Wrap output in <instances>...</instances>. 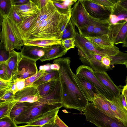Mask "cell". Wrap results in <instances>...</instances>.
Masks as SVG:
<instances>
[{"instance_id":"30bf717a","label":"cell","mask_w":127,"mask_h":127,"mask_svg":"<svg viewBox=\"0 0 127 127\" xmlns=\"http://www.w3.org/2000/svg\"><path fill=\"white\" fill-rule=\"evenodd\" d=\"M108 35L114 45L124 42L127 32V22L110 25Z\"/></svg>"},{"instance_id":"8992f818","label":"cell","mask_w":127,"mask_h":127,"mask_svg":"<svg viewBox=\"0 0 127 127\" xmlns=\"http://www.w3.org/2000/svg\"><path fill=\"white\" fill-rule=\"evenodd\" d=\"M74 38L75 47L78 48V54L80 57L90 54H98L103 57L111 56L116 55L120 51L119 48L115 46L103 49L96 48L77 32Z\"/></svg>"},{"instance_id":"836d02e7","label":"cell","mask_w":127,"mask_h":127,"mask_svg":"<svg viewBox=\"0 0 127 127\" xmlns=\"http://www.w3.org/2000/svg\"><path fill=\"white\" fill-rule=\"evenodd\" d=\"M95 3L99 4L111 12L112 7L118 0H92Z\"/></svg>"},{"instance_id":"7402d4cb","label":"cell","mask_w":127,"mask_h":127,"mask_svg":"<svg viewBox=\"0 0 127 127\" xmlns=\"http://www.w3.org/2000/svg\"><path fill=\"white\" fill-rule=\"evenodd\" d=\"M84 37L95 47L99 49L110 48L114 46L108 34Z\"/></svg>"},{"instance_id":"ba28073f","label":"cell","mask_w":127,"mask_h":127,"mask_svg":"<svg viewBox=\"0 0 127 127\" xmlns=\"http://www.w3.org/2000/svg\"><path fill=\"white\" fill-rule=\"evenodd\" d=\"M92 17L88 13L84 6L83 0H77L72 8L70 20L75 29L83 28L89 24Z\"/></svg>"},{"instance_id":"f6af8a7d","label":"cell","mask_w":127,"mask_h":127,"mask_svg":"<svg viewBox=\"0 0 127 127\" xmlns=\"http://www.w3.org/2000/svg\"><path fill=\"white\" fill-rule=\"evenodd\" d=\"M25 79L15 80L17 92L21 90L25 87Z\"/></svg>"},{"instance_id":"ee69618b","label":"cell","mask_w":127,"mask_h":127,"mask_svg":"<svg viewBox=\"0 0 127 127\" xmlns=\"http://www.w3.org/2000/svg\"><path fill=\"white\" fill-rule=\"evenodd\" d=\"M49 0H32L36 6L38 10L41 9L45 6Z\"/></svg>"},{"instance_id":"ac0fdd59","label":"cell","mask_w":127,"mask_h":127,"mask_svg":"<svg viewBox=\"0 0 127 127\" xmlns=\"http://www.w3.org/2000/svg\"><path fill=\"white\" fill-rule=\"evenodd\" d=\"M106 99L99 94H95L94 100L92 102L95 107L100 109L104 113L121 122L111 109Z\"/></svg>"},{"instance_id":"7dc6e473","label":"cell","mask_w":127,"mask_h":127,"mask_svg":"<svg viewBox=\"0 0 127 127\" xmlns=\"http://www.w3.org/2000/svg\"><path fill=\"white\" fill-rule=\"evenodd\" d=\"M13 5H21L28 3L30 0H12Z\"/></svg>"},{"instance_id":"c3c4849f","label":"cell","mask_w":127,"mask_h":127,"mask_svg":"<svg viewBox=\"0 0 127 127\" xmlns=\"http://www.w3.org/2000/svg\"><path fill=\"white\" fill-rule=\"evenodd\" d=\"M55 122L60 127H68L60 118L58 115L56 117Z\"/></svg>"},{"instance_id":"3957f363","label":"cell","mask_w":127,"mask_h":127,"mask_svg":"<svg viewBox=\"0 0 127 127\" xmlns=\"http://www.w3.org/2000/svg\"><path fill=\"white\" fill-rule=\"evenodd\" d=\"M0 33V45L8 52L15 49H21L26 42L17 26L8 16L3 17Z\"/></svg>"},{"instance_id":"44dd1931","label":"cell","mask_w":127,"mask_h":127,"mask_svg":"<svg viewBox=\"0 0 127 127\" xmlns=\"http://www.w3.org/2000/svg\"><path fill=\"white\" fill-rule=\"evenodd\" d=\"M13 6L18 14L23 19L37 14L38 12L36 6L31 0L25 4Z\"/></svg>"},{"instance_id":"277c9868","label":"cell","mask_w":127,"mask_h":127,"mask_svg":"<svg viewBox=\"0 0 127 127\" xmlns=\"http://www.w3.org/2000/svg\"><path fill=\"white\" fill-rule=\"evenodd\" d=\"M60 100L50 99L40 97L37 101L33 102L32 105L22 112L14 119L16 125L28 124L41 115L56 109L62 107Z\"/></svg>"},{"instance_id":"6da1fadb","label":"cell","mask_w":127,"mask_h":127,"mask_svg":"<svg viewBox=\"0 0 127 127\" xmlns=\"http://www.w3.org/2000/svg\"><path fill=\"white\" fill-rule=\"evenodd\" d=\"M71 15L60 12L52 0H49L45 6L38 10L36 22L26 43L44 40L61 41L62 34L61 28L65 22L70 18Z\"/></svg>"},{"instance_id":"94428289","label":"cell","mask_w":127,"mask_h":127,"mask_svg":"<svg viewBox=\"0 0 127 127\" xmlns=\"http://www.w3.org/2000/svg\"><path fill=\"white\" fill-rule=\"evenodd\" d=\"M124 64L126 66V67L127 68V61L124 63Z\"/></svg>"},{"instance_id":"1f68e13d","label":"cell","mask_w":127,"mask_h":127,"mask_svg":"<svg viewBox=\"0 0 127 127\" xmlns=\"http://www.w3.org/2000/svg\"><path fill=\"white\" fill-rule=\"evenodd\" d=\"M13 5L12 0H0V16L2 17L4 16H8Z\"/></svg>"},{"instance_id":"d6a6232c","label":"cell","mask_w":127,"mask_h":127,"mask_svg":"<svg viewBox=\"0 0 127 127\" xmlns=\"http://www.w3.org/2000/svg\"><path fill=\"white\" fill-rule=\"evenodd\" d=\"M111 61V65L116 64H124L127 61V53L119 51L116 55L109 57Z\"/></svg>"},{"instance_id":"d590c367","label":"cell","mask_w":127,"mask_h":127,"mask_svg":"<svg viewBox=\"0 0 127 127\" xmlns=\"http://www.w3.org/2000/svg\"><path fill=\"white\" fill-rule=\"evenodd\" d=\"M10 80L5 81L0 79V97L11 90Z\"/></svg>"},{"instance_id":"7c38bea8","label":"cell","mask_w":127,"mask_h":127,"mask_svg":"<svg viewBox=\"0 0 127 127\" xmlns=\"http://www.w3.org/2000/svg\"><path fill=\"white\" fill-rule=\"evenodd\" d=\"M84 6L89 14L96 19L107 20L110 12L92 0H83Z\"/></svg>"},{"instance_id":"f35d334b","label":"cell","mask_w":127,"mask_h":127,"mask_svg":"<svg viewBox=\"0 0 127 127\" xmlns=\"http://www.w3.org/2000/svg\"><path fill=\"white\" fill-rule=\"evenodd\" d=\"M8 16L17 26L20 24L23 20L18 14L13 5L12 6L10 12Z\"/></svg>"},{"instance_id":"db71d44e","label":"cell","mask_w":127,"mask_h":127,"mask_svg":"<svg viewBox=\"0 0 127 127\" xmlns=\"http://www.w3.org/2000/svg\"><path fill=\"white\" fill-rule=\"evenodd\" d=\"M122 93L124 96L127 104V87H123L122 89Z\"/></svg>"},{"instance_id":"9a60e30c","label":"cell","mask_w":127,"mask_h":127,"mask_svg":"<svg viewBox=\"0 0 127 127\" xmlns=\"http://www.w3.org/2000/svg\"><path fill=\"white\" fill-rule=\"evenodd\" d=\"M94 75L101 83L117 98L120 95L122 89L116 86L105 71H94Z\"/></svg>"},{"instance_id":"6f0895ef","label":"cell","mask_w":127,"mask_h":127,"mask_svg":"<svg viewBox=\"0 0 127 127\" xmlns=\"http://www.w3.org/2000/svg\"><path fill=\"white\" fill-rule=\"evenodd\" d=\"M16 127H41V126L29 125L27 124L26 125L22 126H17Z\"/></svg>"},{"instance_id":"2e32d148","label":"cell","mask_w":127,"mask_h":127,"mask_svg":"<svg viewBox=\"0 0 127 127\" xmlns=\"http://www.w3.org/2000/svg\"><path fill=\"white\" fill-rule=\"evenodd\" d=\"M44 55L39 59L41 62L50 61L65 55L67 50L61 44L44 48Z\"/></svg>"},{"instance_id":"d6986e66","label":"cell","mask_w":127,"mask_h":127,"mask_svg":"<svg viewBox=\"0 0 127 127\" xmlns=\"http://www.w3.org/2000/svg\"><path fill=\"white\" fill-rule=\"evenodd\" d=\"M21 50L22 56L36 61L39 60L44 53V48L33 45H24Z\"/></svg>"},{"instance_id":"cb8c5ba5","label":"cell","mask_w":127,"mask_h":127,"mask_svg":"<svg viewBox=\"0 0 127 127\" xmlns=\"http://www.w3.org/2000/svg\"><path fill=\"white\" fill-rule=\"evenodd\" d=\"M57 10L65 14H71L72 6L77 0H52Z\"/></svg>"},{"instance_id":"e0dca14e","label":"cell","mask_w":127,"mask_h":127,"mask_svg":"<svg viewBox=\"0 0 127 127\" xmlns=\"http://www.w3.org/2000/svg\"><path fill=\"white\" fill-rule=\"evenodd\" d=\"M22 57L20 52L14 50L9 52V58L6 62L7 72L11 79L17 74L19 62Z\"/></svg>"},{"instance_id":"52a82bcc","label":"cell","mask_w":127,"mask_h":127,"mask_svg":"<svg viewBox=\"0 0 127 127\" xmlns=\"http://www.w3.org/2000/svg\"><path fill=\"white\" fill-rule=\"evenodd\" d=\"M76 74L89 81L95 87L99 93L108 100H111L116 97L97 79L94 75V71L90 67L84 65L79 66L76 70Z\"/></svg>"},{"instance_id":"4fadbf2b","label":"cell","mask_w":127,"mask_h":127,"mask_svg":"<svg viewBox=\"0 0 127 127\" xmlns=\"http://www.w3.org/2000/svg\"><path fill=\"white\" fill-rule=\"evenodd\" d=\"M74 76L78 86L88 101L92 102L94 94H100L97 90L91 83L84 77L74 74Z\"/></svg>"},{"instance_id":"484cf974","label":"cell","mask_w":127,"mask_h":127,"mask_svg":"<svg viewBox=\"0 0 127 127\" xmlns=\"http://www.w3.org/2000/svg\"><path fill=\"white\" fill-rule=\"evenodd\" d=\"M33 103L27 102H17L12 108L9 115L10 118L13 121L15 118L19 116L22 112L30 107Z\"/></svg>"},{"instance_id":"f907efd6","label":"cell","mask_w":127,"mask_h":127,"mask_svg":"<svg viewBox=\"0 0 127 127\" xmlns=\"http://www.w3.org/2000/svg\"><path fill=\"white\" fill-rule=\"evenodd\" d=\"M41 127H60L55 121L46 124L41 126Z\"/></svg>"},{"instance_id":"8fae6325","label":"cell","mask_w":127,"mask_h":127,"mask_svg":"<svg viewBox=\"0 0 127 127\" xmlns=\"http://www.w3.org/2000/svg\"><path fill=\"white\" fill-rule=\"evenodd\" d=\"M39 97L36 88L31 86L17 92L14 94V98L15 100L18 102L33 103L37 101Z\"/></svg>"},{"instance_id":"f1b7e54d","label":"cell","mask_w":127,"mask_h":127,"mask_svg":"<svg viewBox=\"0 0 127 127\" xmlns=\"http://www.w3.org/2000/svg\"><path fill=\"white\" fill-rule=\"evenodd\" d=\"M57 80H52L37 86L36 88L40 97H44L48 95L51 91Z\"/></svg>"},{"instance_id":"d4e9b609","label":"cell","mask_w":127,"mask_h":127,"mask_svg":"<svg viewBox=\"0 0 127 127\" xmlns=\"http://www.w3.org/2000/svg\"><path fill=\"white\" fill-rule=\"evenodd\" d=\"M110 24L107 20L96 19L95 27L91 36L108 34Z\"/></svg>"},{"instance_id":"816d5d0a","label":"cell","mask_w":127,"mask_h":127,"mask_svg":"<svg viewBox=\"0 0 127 127\" xmlns=\"http://www.w3.org/2000/svg\"><path fill=\"white\" fill-rule=\"evenodd\" d=\"M11 87V90L13 92L14 94L17 92L16 85V81L15 80L12 79L10 80Z\"/></svg>"},{"instance_id":"681fc988","label":"cell","mask_w":127,"mask_h":127,"mask_svg":"<svg viewBox=\"0 0 127 127\" xmlns=\"http://www.w3.org/2000/svg\"><path fill=\"white\" fill-rule=\"evenodd\" d=\"M51 64L48 63L46 64L41 65L39 67V70H43L46 71H48L51 70L50 68Z\"/></svg>"},{"instance_id":"ffe728a7","label":"cell","mask_w":127,"mask_h":127,"mask_svg":"<svg viewBox=\"0 0 127 127\" xmlns=\"http://www.w3.org/2000/svg\"><path fill=\"white\" fill-rule=\"evenodd\" d=\"M38 16V14L25 19L17 26L26 43L30 36L31 32L35 24Z\"/></svg>"},{"instance_id":"91938a15","label":"cell","mask_w":127,"mask_h":127,"mask_svg":"<svg viewBox=\"0 0 127 127\" xmlns=\"http://www.w3.org/2000/svg\"><path fill=\"white\" fill-rule=\"evenodd\" d=\"M125 82L126 84V85L124 86V87H127V76L126 77V79L125 80Z\"/></svg>"},{"instance_id":"7bdbcfd3","label":"cell","mask_w":127,"mask_h":127,"mask_svg":"<svg viewBox=\"0 0 127 127\" xmlns=\"http://www.w3.org/2000/svg\"><path fill=\"white\" fill-rule=\"evenodd\" d=\"M76 33V29L73 26L69 30L62 34L61 40L66 38H74Z\"/></svg>"},{"instance_id":"f5cc1de1","label":"cell","mask_w":127,"mask_h":127,"mask_svg":"<svg viewBox=\"0 0 127 127\" xmlns=\"http://www.w3.org/2000/svg\"><path fill=\"white\" fill-rule=\"evenodd\" d=\"M50 68L51 70H55L59 71L60 68V66L56 63L51 64Z\"/></svg>"},{"instance_id":"5b68a950","label":"cell","mask_w":127,"mask_h":127,"mask_svg":"<svg viewBox=\"0 0 127 127\" xmlns=\"http://www.w3.org/2000/svg\"><path fill=\"white\" fill-rule=\"evenodd\" d=\"M83 111L86 120L98 127H127L104 113L92 102H89Z\"/></svg>"},{"instance_id":"7a4b0ae2","label":"cell","mask_w":127,"mask_h":127,"mask_svg":"<svg viewBox=\"0 0 127 127\" xmlns=\"http://www.w3.org/2000/svg\"><path fill=\"white\" fill-rule=\"evenodd\" d=\"M69 57L55 59L53 63L60 66L59 70L61 87L62 107L83 111L89 101L76 82L70 66Z\"/></svg>"},{"instance_id":"9f6ffc18","label":"cell","mask_w":127,"mask_h":127,"mask_svg":"<svg viewBox=\"0 0 127 127\" xmlns=\"http://www.w3.org/2000/svg\"><path fill=\"white\" fill-rule=\"evenodd\" d=\"M122 5L127 10V0H119Z\"/></svg>"},{"instance_id":"9c48e42d","label":"cell","mask_w":127,"mask_h":127,"mask_svg":"<svg viewBox=\"0 0 127 127\" xmlns=\"http://www.w3.org/2000/svg\"><path fill=\"white\" fill-rule=\"evenodd\" d=\"M36 62L22 56L19 62L17 74L12 79L15 80L26 79L36 74L38 71Z\"/></svg>"},{"instance_id":"5bb4252c","label":"cell","mask_w":127,"mask_h":127,"mask_svg":"<svg viewBox=\"0 0 127 127\" xmlns=\"http://www.w3.org/2000/svg\"><path fill=\"white\" fill-rule=\"evenodd\" d=\"M108 20L110 25L127 22V10L122 5L119 0L112 7Z\"/></svg>"},{"instance_id":"11a10c76","label":"cell","mask_w":127,"mask_h":127,"mask_svg":"<svg viewBox=\"0 0 127 127\" xmlns=\"http://www.w3.org/2000/svg\"><path fill=\"white\" fill-rule=\"evenodd\" d=\"M70 19V18L67 20L63 24L61 29V31L62 34V33L66 27Z\"/></svg>"},{"instance_id":"4dcf8cb0","label":"cell","mask_w":127,"mask_h":127,"mask_svg":"<svg viewBox=\"0 0 127 127\" xmlns=\"http://www.w3.org/2000/svg\"><path fill=\"white\" fill-rule=\"evenodd\" d=\"M17 102L13 101L0 103V119L6 116H9L13 106Z\"/></svg>"},{"instance_id":"f546056e","label":"cell","mask_w":127,"mask_h":127,"mask_svg":"<svg viewBox=\"0 0 127 127\" xmlns=\"http://www.w3.org/2000/svg\"><path fill=\"white\" fill-rule=\"evenodd\" d=\"M61 41L58 40H44L26 42L25 45H33L45 48L52 45L61 44Z\"/></svg>"},{"instance_id":"8d00e7d4","label":"cell","mask_w":127,"mask_h":127,"mask_svg":"<svg viewBox=\"0 0 127 127\" xmlns=\"http://www.w3.org/2000/svg\"><path fill=\"white\" fill-rule=\"evenodd\" d=\"M17 126L9 116L0 119V127H16Z\"/></svg>"},{"instance_id":"60d3db41","label":"cell","mask_w":127,"mask_h":127,"mask_svg":"<svg viewBox=\"0 0 127 127\" xmlns=\"http://www.w3.org/2000/svg\"><path fill=\"white\" fill-rule=\"evenodd\" d=\"M61 44L67 51L75 46V40L74 38H69L61 40Z\"/></svg>"},{"instance_id":"680465c9","label":"cell","mask_w":127,"mask_h":127,"mask_svg":"<svg viewBox=\"0 0 127 127\" xmlns=\"http://www.w3.org/2000/svg\"><path fill=\"white\" fill-rule=\"evenodd\" d=\"M122 47H127V32L124 41L122 44Z\"/></svg>"},{"instance_id":"74e56055","label":"cell","mask_w":127,"mask_h":127,"mask_svg":"<svg viewBox=\"0 0 127 127\" xmlns=\"http://www.w3.org/2000/svg\"><path fill=\"white\" fill-rule=\"evenodd\" d=\"M0 79L5 81L11 80L7 72L6 62L0 63Z\"/></svg>"},{"instance_id":"bcb514c9","label":"cell","mask_w":127,"mask_h":127,"mask_svg":"<svg viewBox=\"0 0 127 127\" xmlns=\"http://www.w3.org/2000/svg\"><path fill=\"white\" fill-rule=\"evenodd\" d=\"M118 98L120 104L127 112V104L124 96L122 93Z\"/></svg>"},{"instance_id":"b9f144b4","label":"cell","mask_w":127,"mask_h":127,"mask_svg":"<svg viewBox=\"0 0 127 127\" xmlns=\"http://www.w3.org/2000/svg\"><path fill=\"white\" fill-rule=\"evenodd\" d=\"M0 63L6 62L8 59L9 52L7 51L4 47L0 45Z\"/></svg>"},{"instance_id":"4316f807","label":"cell","mask_w":127,"mask_h":127,"mask_svg":"<svg viewBox=\"0 0 127 127\" xmlns=\"http://www.w3.org/2000/svg\"><path fill=\"white\" fill-rule=\"evenodd\" d=\"M46 72V73L34 82L32 86L36 87L41 84L52 80L59 79V74L58 71L52 70Z\"/></svg>"},{"instance_id":"e575fe53","label":"cell","mask_w":127,"mask_h":127,"mask_svg":"<svg viewBox=\"0 0 127 127\" xmlns=\"http://www.w3.org/2000/svg\"><path fill=\"white\" fill-rule=\"evenodd\" d=\"M46 71L43 70H39L36 74L25 79V87L32 86L34 82L46 73Z\"/></svg>"},{"instance_id":"ab89813d","label":"cell","mask_w":127,"mask_h":127,"mask_svg":"<svg viewBox=\"0 0 127 127\" xmlns=\"http://www.w3.org/2000/svg\"><path fill=\"white\" fill-rule=\"evenodd\" d=\"M14 94L11 90L8 91L2 96L0 97V103L15 100L14 98Z\"/></svg>"},{"instance_id":"83f0119b","label":"cell","mask_w":127,"mask_h":127,"mask_svg":"<svg viewBox=\"0 0 127 127\" xmlns=\"http://www.w3.org/2000/svg\"><path fill=\"white\" fill-rule=\"evenodd\" d=\"M96 22V19L92 17L91 21L89 24L83 28L78 29V33L84 37L91 36Z\"/></svg>"},{"instance_id":"603a6c76","label":"cell","mask_w":127,"mask_h":127,"mask_svg":"<svg viewBox=\"0 0 127 127\" xmlns=\"http://www.w3.org/2000/svg\"><path fill=\"white\" fill-rule=\"evenodd\" d=\"M60 109L57 108L44 113L27 124L41 126L46 124L54 122L55 121Z\"/></svg>"}]
</instances>
